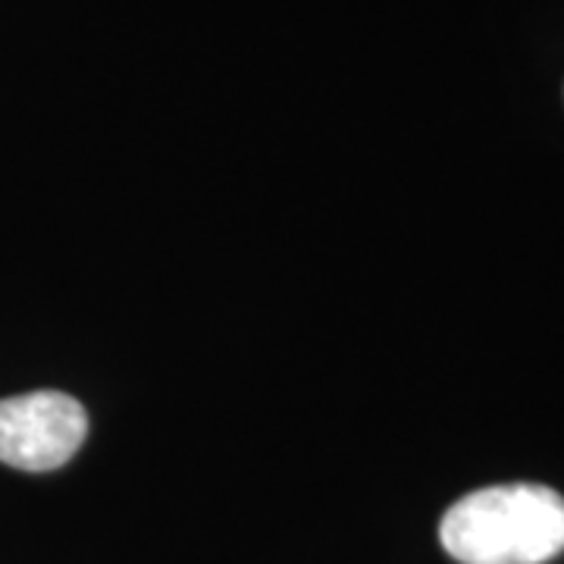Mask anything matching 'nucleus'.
I'll list each match as a JSON object with an SVG mask.
<instances>
[{"instance_id": "1", "label": "nucleus", "mask_w": 564, "mask_h": 564, "mask_svg": "<svg viewBox=\"0 0 564 564\" xmlns=\"http://www.w3.org/2000/svg\"><path fill=\"white\" fill-rule=\"evenodd\" d=\"M440 540L462 564H545L564 552V499L540 484L486 486L445 511Z\"/></svg>"}, {"instance_id": "2", "label": "nucleus", "mask_w": 564, "mask_h": 564, "mask_svg": "<svg viewBox=\"0 0 564 564\" xmlns=\"http://www.w3.org/2000/svg\"><path fill=\"white\" fill-rule=\"evenodd\" d=\"M88 436V414L73 395L41 389L0 399V462L44 474L69 462Z\"/></svg>"}]
</instances>
